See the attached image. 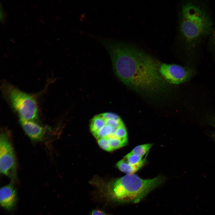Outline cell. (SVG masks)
Returning <instances> with one entry per match:
<instances>
[{
    "label": "cell",
    "instance_id": "1",
    "mask_svg": "<svg viewBox=\"0 0 215 215\" xmlns=\"http://www.w3.org/2000/svg\"><path fill=\"white\" fill-rule=\"evenodd\" d=\"M100 43L110 56L117 78L134 91L158 98L169 92L159 71L161 63L150 55L126 43L103 38Z\"/></svg>",
    "mask_w": 215,
    "mask_h": 215
},
{
    "label": "cell",
    "instance_id": "2",
    "mask_svg": "<svg viewBox=\"0 0 215 215\" xmlns=\"http://www.w3.org/2000/svg\"><path fill=\"white\" fill-rule=\"evenodd\" d=\"M164 180V177L162 175L144 179L131 174L108 182H96L93 184L105 198L112 202L137 203Z\"/></svg>",
    "mask_w": 215,
    "mask_h": 215
},
{
    "label": "cell",
    "instance_id": "3",
    "mask_svg": "<svg viewBox=\"0 0 215 215\" xmlns=\"http://www.w3.org/2000/svg\"><path fill=\"white\" fill-rule=\"evenodd\" d=\"M212 27L211 19L202 8L191 2L183 5L180 30L188 51L193 50L201 39L210 33Z\"/></svg>",
    "mask_w": 215,
    "mask_h": 215
},
{
    "label": "cell",
    "instance_id": "4",
    "mask_svg": "<svg viewBox=\"0 0 215 215\" xmlns=\"http://www.w3.org/2000/svg\"><path fill=\"white\" fill-rule=\"evenodd\" d=\"M3 93L19 120L34 121L38 117V109L35 97L12 85L5 83L2 86Z\"/></svg>",
    "mask_w": 215,
    "mask_h": 215
},
{
    "label": "cell",
    "instance_id": "5",
    "mask_svg": "<svg viewBox=\"0 0 215 215\" xmlns=\"http://www.w3.org/2000/svg\"><path fill=\"white\" fill-rule=\"evenodd\" d=\"M0 170L12 182L17 179V163L13 148L10 138L5 133L0 136Z\"/></svg>",
    "mask_w": 215,
    "mask_h": 215
},
{
    "label": "cell",
    "instance_id": "6",
    "mask_svg": "<svg viewBox=\"0 0 215 215\" xmlns=\"http://www.w3.org/2000/svg\"><path fill=\"white\" fill-rule=\"evenodd\" d=\"M159 71L167 83L173 85L179 84L188 81L195 73L194 70L189 67L162 63L160 65Z\"/></svg>",
    "mask_w": 215,
    "mask_h": 215
},
{
    "label": "cell",
    "instance_id": "7",
    "mask_svg": "<svg viewBox=\"0 0 215 215\" xmlns=\"http://www.w3.org/2000/svg\"><path fill=\"white\" fill-rule=\"evenodd\" d=\"M17 199L16 191L13 182L0 188V205L5 209L9 211L13 210L16 205Z\"/></svg>",
    "mask_w": 215,
    "mask_h": 215
},
{
    "label": "cell",
    "instance_id": "8",
    "mask_svg": "<svg viewBox=\"0 0 215 215\" xmlns=\"http://www.w3.org/2000/svg\"><path fill=\"white\" fill-rule=\"evenodd\" d=\"M24 132L32 141L42 140L45 133L44 128L34 121L19 120Z\"/></svg>",
    "mask_w": 215,
    "mask_h": 215
},
{
    "label": "cell",
    "instance_id": "9",
    "mask_svg": "<svg viewBox=\"0 0 215 215\" xmlns=\"http://www.w3.org/2000/svg\"><path fill=\"white\" fill-rule=\"evenodd\" d=\"M146 161V157H145L141 163L133 165L129 164L124 158L117 163L116 166L122 172L127 174H134L144 165Z\"/></svg>",
    "mask_w": 215,
    "mask_h": 215
},
{
    "label": "cell",
    "instance_id": "10",
    "mask_svg": "<svg viewBox=\"0 0 215 215\" xmlns=\"http://www.w3.org/2000/svg\"><path fill=\"white\" fill-rule=\"evenodd\" d=\"M105 120L102 113L94 116L91 120L90 127L93 134L100 129L105 125Z\"/></svg>",
    "mask_w": 215,
    "mask_h": 215
},
{
    "label": "cell",
    "instance_id": "11",
    "mask_svg": "<svg viewBox=\"0 0 215 215\" xmlns=\"http://www.w3.org/2000/svg\"><path fill=\"white\" fill-rule=\"evenodd\" d=\"M116 129L107 124L105 122L104 125L93 134L97 140L101 138H107L111 135H114Z\"/></svg>",
    "mask_w": 215,
    "mask_h": 215
},
{
    "label": "cell",
    "instance_id": "12",
    "mask_svg": "<svg viewBox=\"0 0 215 215\" xmlns=\"http://www.w3.org/2000/svg\"><path fill=\"white\" fill-rule=\"evenodd\" d=\"M112 151L121 148L126 145L128 139H121L116 137L114 135H111L106 138Z\"/></svg>",
    "mask_w": 215,
    "mask_h": 215
},
{
    "label": "cell",
    "instance_id": "13",
    "mask_svg": "<svg viewBox=\"0 0 215 215\" xmlns=\"http://www.w3.org/2000/svg\"><path fill=\"white\" fill-rule=\"evenodd\" d=\"M152 144H146L138 145L135 147L130 152L139 156H143L151 148Z\"/></svg>",
    "mask_w": 215,
    "mask_h": 215
},
{
    "label": "cell",
    "instance_id": "14",
    "mask_svg": "<svg viewBox=\"0 0 215 215\" xmlns=\"http://www.w3.org/2000/svg\"><path fill=\"white\" fill-rule=\"evenodd\" d=\"M124 158L129 164L133 165L139 164L144 159L143 156L133 154L130 152L127 154Z\"/></svg>",
    "mask_w": 215,
    "mask_h": 215
},
{
    "label": "cell",
    "instance_id": "15",
    "mask_svg": "<svg viewBox=\"0 0 215 215\" xmlns=\"http://www.w3.org/2000/svg\"><path fill=\"white\" fill-rule=\"evenodd\" d=\"M114 136L116 137L121 139L128 138L127 130L124 123L116 129Z\"/></svg>",
    "mask_w": 215,
    "mask_h": 215
},
{
    "label": "cell",
    "instance_id": "16",
    "mask_svg": "<svg viewBox=\"0 0 215 215\" xmlns=\"http://www.w3.org/2000/svg\"><path fill=\"white\" fill-rule=\"evenodd\" d=\"M97 141L99 146L103 150L109 152L112 151L106 138H101Z\"/></svg>",
    "mask_w": 215,
    "mask_h": 215
},
{
    "label": "cell",
    "instance_id": "17",
    "mask_svg": "<svg viewBox=\"0 0 215 215\" xmlns=\"http://www.w3.org/2000/svg\"><path fill=\"white\" fill-rule=\"evenodd\" d=\"M89 215H110L99 210L94 209L91 211Z\"/></svg>",
    "mask_w": 215,
    "mask_h": 215
},
{
    "label": "cell",
    "instance_id": "18",
    "mask_svg": "<svg viewBox=\"0 0 215 215\" xmlns=\"http://www.w3.org/2000/svg\"><path fill=\"white\" fill-rule=\"evenodd\" d=\"M211 137L214 141L215 142V131L211 133Z\"/></svg>",
    "mask_w": 215,
    "mask_h": 215
},
{
    "label": "cell",
    "instance_id": "19",
    "mask_svg": "<svg viewBox=\"0 0 215 215\" xmlns=\"http://www.w3.org/2000/svg\"><path fill=\"white\" fill-rule=\"evenodd\" d=\"M214 48H215V37H214Z\"/></svg>",
    "mask_w": 215,
    "mask_h": 215
}]
</instances>
